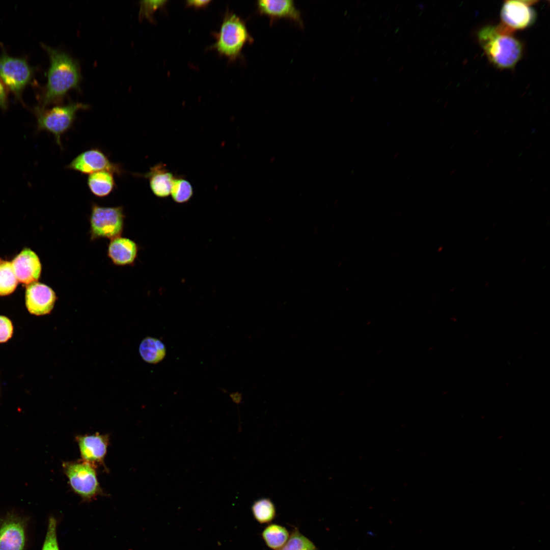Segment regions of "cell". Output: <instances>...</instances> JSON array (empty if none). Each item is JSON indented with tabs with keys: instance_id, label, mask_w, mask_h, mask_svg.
Masks as SVG:
<instances>
[{
	"instance_id": "6da1fadb",
	"label": "cell",
	"mask_w": 550,
	"mask_h": 550,
	"mask_svg": "<svg viewBox=\"0 0 550 550\" xmlns=\"http://www.w3.org/2000/svg\"><path fill=\"white\" fill-rule=\"evenodd\" d=\"M42 46L46 51L50 62L47 82L39 97V106L46 108L62 101L70 90H80L81 75L76 60L65 52L44 44Z\"/></svg>"
},
{
	"instance_id": "7a4b0ae2",
	"label": "cell",
	"mask_w": 550,
	"mask_h": 550,
	"mask_svg": "<svg viewBox=\"0 0 550 550\" xmlns=\"http://www.w3.org/2000/svg\"><path fill=\"white\" fill-rule=\"evenodd\" d=\"M503 25L486 26L478 33L480 45L489 60L501 69L513 68L520 60L522 45Z\"/></svg>"
},
{
	"instance_id": "3957f363",
	"label": "cell",
	"mask_w": 550,
	"mask_h": 550,
	"mask_svg": "<svg viewBox=\"0 0 550 550\" xmlns=\"http://www.w3.org/2000/svg\"><path fill=\"white\" fill-rule=\"evenodd\" d=\"M212 35L216 41L209 49L215 50L232 62L240 57L246 44L253 41L244 21L229 10L225 13L219 31Z\"/></svg>"
},
{
	"instance_id": "277c9868",
	"label": "cell",
	"mask_w": 550,
	"mask_h": 550,
	"mask_svg": "<svg viewBox=\"0 0 550 550\" xmlns=\"http://www.w3.org/2000/svg\"><path fill=\"white\" fill-rule=\"evenodd\" d=\"M89 108L88 105L77 102H70L48 109L36 106L33 113L37 119V131L51 133L57 144L62 148V136L72 127L77 113Z\"/></svg>"
},
{
	"instance_id": "5b68a950",
	"label": "cell",
	"mask_w": 550,
	"mask_h": 550,
	"mask_svg": "<svg viewBox=\"0 0 550 550\" xmlns=\"http://www.w3.org/2000/svg\"><path fill=\"white\" fill-rule=\"evenodd\" d=\"M35 70L24 58L13 57L5 51L0 55V79L22 103V92L31 82Z\"/></svg>"
},
{
	"instance_id": "8992f818",
	"label": "cell",
	"mask_w": 550,
	"mask_h": 550,
	"mask_svg": "<svg viewBox=\"0 0 550 550\" xmlns=\"http://www.w3.org/2000/svg\"><path fill=\"white\" fill-rule=\"evenodd\" d=\"M63 467L72 489L84 501H90L102 494L96 466L80 460L65 462Z\"/></svg>"
},
{
	"instance_id": "52a82bcc",
	"label": "cell",
	"mask_w": 550,
	"mask_h": 550,
	"mask_svg": "<svg viewBox=\"0 0 550 550\" xmlns=\"http://www.w3.org/2000/svg\"><path fill=\"white\" fill-rule=\"evenodd\" d=\"M125 215L122 206L103 207L93 203L90 216L91 240L120 236Z\"/></svg>"
},
{
	"instance_id": "ba28073f",
	"label": "cell",
	"mask_w": 550,
	"mask_h": 550,
	"mask_svg": "<svg viewBox=\"0 0 550 550\" xmlns=\"http://www.w3.org/2000/svg\"><path fill=\"white\" fill-rule=\"evenodd\" d=\"M66 168L82 174L107 171L121 176L124 172L120 164L111 161L98 148H92L81 152L66 166Z\"/></svg>"
},
{
	"instance_id": "9c48e42d",
	"label": "cell",
	"mask_w": 550,
	"mask_h": 550,
	"mask_svg": "<svg viewBox=\"0 0 550 550\" xmlns=\"http://www.w3.org/2000/svg\"><path fill=\"white\" fill-rule=\"evenodd\" d=\"M26 521L15 514L0 522V550H24L26 541Z\"/></svg>"
},
{
	"instance_id": "30bf717a",
	"label": "cell",
	"mask_w": 550,
	"mask_h": 550,
	"mask_svg": "<svg viewBox=\"0 0 550 550\" xmlns=\"http://www.w3.org/2000/svg\"><path fill=\"white\" fill-rule=\"evenodd\" d=\"M534 1H508L503 4L501 17L504 27L512 31L521 30L532 24L535 15L531 7Z\"/></svg>"
},
{
	"instance_id": "8fae6325",
	"label": "cell",
	"mask_w": 550,
	"mask_h": 550,
	"mask_svg": "<svg viewBox=\"0 0 550 550\" xmlns=\"http://www.w3.org/2000/svg\"><path fill=\"white\" fill-rule=\"evenodd\" d=\"M57 296L49 286L38 282L28 285L25 291V305L31 314L43 315L52 310Z\"/></svg>"
},
{
	"instance_id": "7c38bea8",
	"label": "cell",
	"mask_w": 550,
	"mask_h": 550,
	"mask_svg": "<svg viewBox=\"0 0 550 550\" xmlns=\"http://www.w3.org/2000/svg\"><path fill=\"white\" fill-rule=\"evenodd\" d=\"M82 460L95 466L104 465L109 444V436L98 433L76 436Z\"/></svg>"
},
{
	"instance_id": "4fadbf2b",
	"label": "cell",
	"mask_w": 550,
	"mask_h": 550,
	"mask_svg": "<svg viewBox=\"0 0 550 550\" xmlns=\"http://www.w3.org/2000/svg\"><path fill=\"white\" fill-rule=\"evenodd\" d=\"M18 282L30 284L40 277L41 265L37 255L29 249L22 250L11 262Z\"/></svg>"
},
{
	"instance_id": "5bb4252c",
	"label": "cell",
	"mask_w": 550,
	"mask_h": 550,
	"mask_svg": "<svg viewBox=\"0 0 550 550\" xmlns=\"http://www.w3.org/2000/svg\"><path fill=\"white\" fill-rule=\"evenodd\" d=\"M257 11L271 20L289 19L302 28L304 25L300 11L291 0H260L257 2Z\"/></svg>"
},
{
	"instance_id": "9a60e30c",
	"label": "cell",
	"mask_w": 550,
	"mask_h": 550,
	"mask_svg": "<svg viewBox=\"0 0 550 550\" xmlns=\"http://www.w3.org/2000/svg\"><path fill=\"white\" fill-rule=\"evenodd\" d=\"M138 252V246L134 241L120 236L111 239L107 249L108 257L118 266L133 264Z\"/></svg>"
},
{
	"instance_id": "2e32d148",
	"label": "cell",
	"mask_w": 550,
	"mask_h": 550,
	"mask_svg": "<svg viewBox=\"0 0 550 550\" xmlns=\"http://www.w3.org/2000/svg\"><path fill=\"white\" fill-rule=\"evenodd\" d=\"M142 176L148 179L151 190L155 196L162 198L170 195L174 176L163 164L158 163L151 168Z\"/></svg>"
},
{
	"instance_id": "e0dca14e",
	"label": "cell",
	"mask_w": 550,
	"mask_h": 550,
	"mask_svg": "<svg viewBox=\"0 0 550 550\" xmlns=\"http://www.w3.org/2000/svg\"><path fill=\"white\" fill-rule=\"evenodd\" d=\"M87 185L90 191L100 198L109 195L116 187L113 173L107 171L90 174L87 178Z\"/></svg>"
},
{
	"instance_id": "ac0fdd59",
	"label": "cell",
	"mask_w": 550,
	"mask_h": 550,
	"mask_svg": "<svg viewBox=\"0 0 550 550\" xmlns=\"http://www.w3.org/2000/svg\"><path fill=\"white\" fill-rule=\"evenodd\" d=\"M139 351L143 359L151 364L159 363L163 359L166 353L164 344L152 337H147L142 341Z\"/></svg>"
},
{
	"instance_id": "d6986e66",
	"label": "cell",
	"mask_w": 550,
	"mask_h": 550,
	"mask_svg": "<svg viewBox=\"0 0 550 550\" xmlns=\"http://www.w3.org/2000/svg\"><path fill=\"white\" fill-rule=\"evenodd\" d=\"M290 536L288 530L275 524L269 525L263 531L262 537L266 545L273 550L281 548Z\"/></svg>"
},
{
	"instance_id": "ffe728a7",
	"label": "cell",
	"mask_w": 550,
	"mask_h": 550,
	"mask_svg": "<svg viewBox=\"0 0 550 550\" xmlns=\"http://www.w3.org/2000/svg\"><path fill=\"white\" fill-rule=\"evenodd\" d=\"M252 511L255 519L260 524L270 522L276 514V507L268 498H261L255 501L252 505Z\"/></svg>"
},
{
	"instance_id": "44dd1931",
	"label": "cell",
	"mask_w": 550,
	"mask_h": 550,
	"mask_svg": "<svg viewBox=\"0 0 550 550\" xmlns=\"http://www.w3.org/2000/svg\"><path fill=\"white\" fill-rule=\"evenodd\" d=\"M12 263L0 259V295L12 293L18 284Z\"/></svg>"
},
{
	"instance_id": "7402d4cb",
	"label": "cell",
	"mask_w": 550,
	"mask_h": 550,
	"mask_svg": "<svg viewBox=\"0 0 550 550\" xmlns=\"http://www.w3.org/2000/svg\"><path fill=\"white\" fill-rule=\"evenodd\" d=\"M170 194L175 202L183 203L187 202L191 198L193 188L188 180L183 178L174 177Z\"/></svg>"
},
{
	"instance_id": "603a6c76",
	"label": "cell",
	"mask_w": 550,
	"mask_h": 550,
	"mask_svg": "<svg viewBox=\"0 0 550 550\" xmlns=\"http://www.w3.org/2000/svg\"><path fill=\"white\" fill-rule=\"evenodd\" d=\"M278 550H317L315 545L298 529H295L286 543Z\"/></svg>"
},
{
	"instance_id": "cb8c5ba5",
	"label": "cell",
	"mask_w": 550,
	"mask_h": 550,
	"mask_svg": "<svg viewBox=\"0 0 550 550\" xmlns=\"http://www.w3.org/2000/svg\"><path fill=\"white\" fill-rule=\"evenodd\" d=\"M57 521L54 517L48 520L47 532L42 550H60L57 536Z\"/></svg>"
},
{
	"instance_id": "d4e9b609",
	"label": "cell",
	"mask_w": 550,
	"mask_h": 550,
	"mask_svg": "<svg viewBox=\"0 0 550 550\" xmlns=\"http://www.w3.org/2000/svg\"><path fill=\"white\" fill-rule=\"evenodd\" d=\"M167 3V1H141L139 17L146 18L151 21H154V12L160 8H164Z\"/></svg>"
},
{
	"instance_id": "484cf974",
	"label": "cell",
	"mask_w": 550,
	"mask_h": 550,
	"mask_svg": "<svg viewBox=\"0 0 550 550\" xmlns=\"http://www.w3.org/2000/svg\"><path fill=\"white\" fill-rule=\"evenodd\" d=\"M13 327L11 320L0 316V343L7 341L12 336Z\"/></svg>"
},
{
	"instance_id": "4316f807",
	"label": "cell",
	"mask_w": 550,
	"mask_h": 550,
	"mask_svg": "<svg viewBox=\"0 0 550 550\" xmlns=\"http://www.w3.org/2000/svg\"><path fill=\"white\" fill-rule=\"evenodd\" d=\"M9 106V100L7 88L0 80V108L6 111Z\"/></svg>"
},
{
	"instance_id": "83f0119b",
	"label": "cell",
	"mask_w": 550,
	"mask_h": 550,
	"mask_svg": "<svg viewBox=\"0 0 550 550\" xmlns=\"http://www.w3.org/2000/svg\"><path fill=\"white\" fill-rule=\"evenodd\" d=\"M211 1L190 0L186 1V6L187 7L194 8L196 9L206 8L208 6Z\"/></svg>"
}]
</instances>
